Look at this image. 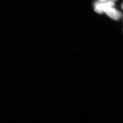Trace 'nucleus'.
<instances>
[{"label":"nucleus","mask_w":123,"mask_h":123,"mask_svg":"<svg viewBox=\"0 0 123 123\" xmlns=\"http://www.w3.org/2000/svg\"><path fill=\"white\" fill-rule=\"evenodd\" d=\"M104 12L109 16L110 18L115 20H118L122 16V14L121 12L112 6L107 8L105 10Z\"/></svg>","instance_id":"f03ea898"},{"label":"nucleus","mask_w":123,"mask_h":123,"mask_svg":"<svg viewBox=\"0 0 123 123\" xmlns=\"http://www.w3.org/2000/svg\"><path fill=\"white\" fill-rule=\"evenodd\" d=\"M117 0H97L98 1L100 2H115Z\"/></svg>","instance_id":"7ed1b4c3"},{"label":"nucleus","mask_w":123,"mask_h":123,"mask_svg":"<svg viewBox=\"0 0 123 123\" xmlns=\"http://www.w3.org/2000/svg\"><path fill=\"white\" fill-rule=\"evenodd\" d=\"M122 9L123 10V3L122 4Z\"/></svg>","instance_id":"20e7f679"},{"label":"nucleus","mask_w":123,"mask_h":123,"mask_svg":"<svg viewBox=\"0 0 123 123\" xmlns=\"http://www.w3.org/2000/svg\"><path fill=\"white\" fill-rule=\"evenodd\" d=\"M115 5V2H100L98 1H96L94 3V11L98 14H102L107 8L110 6L114 7Z\"/></svg>","instance_id":"f257e3e1"}]
</instances>
